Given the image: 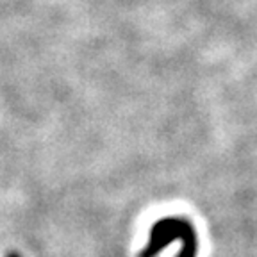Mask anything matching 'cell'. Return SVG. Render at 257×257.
Listing matches in <instances>:
<instances>
[{"instance_id":"1","label":"cell","mask_w":257,"mask_h":257,"mask_svg":"<svg viewBox=\"0 0 257 257\" xmlns=\"http://www.w3.org/2000/svg\"><path fill=\"white\" fill-rule=\"evenodd\" d=\"M175 239H182L186 243L197 245V237L193 232V227L188 221L179 220V218H168V220L159 221V223L154 225L149 245L140 253V257H156L161 250Z\"/></svg>"},{"instance_id":"2","label":"cell","mask_w":257,"mask_h":257,"mask_svg":"<svg viewBox=\"0 0 257 257\" xmlns=\"http://www.w3.org/2000/svg\"><path fill=\"white\" fill-rule=\"evenodd\" d=\"M8 257H20V255H16V253H9Z\"/></svg>"}]
</instances>
